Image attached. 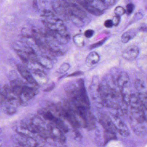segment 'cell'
<instances>
[{"instance_id": "cb8c5ba5", "label": "cell", "mask_w": 147, "mask_h": 147, "mask_svg": "<svg viewBox=\"0 0 147 147\" xmlns=\"http://www.w3.org/2000/svg\"><path fill=\"white\" fill-rule=\"evenodd\" d=\"M94 34V32L93 30H91V29H88V30H86L84 32V35L85 37L88 38H91Z\"/></svg>"}, {"instance_id": "5b68a950", "label": "cell", "mask_w": 147, "mask_h": 147, "mask_svg": "<svg viewBox=\"0 0 147 147\" xmlns=\"http://www.w3.org/2000/svg\"><path fill=\"white\" fill-rule=\"evenodd\" d=\"M13 47L16 53H23L28 55H34V51L32 47L24 41L17 40L14 42Z\"/></svg>"}, {"instance_id": "83f0119b", "label": "cell", "mask_w": 147, "mask_h": 147, "mask_svg": "<svg viewBox=\"0 0 147 147\" xmlns=\"http://www.w3.org/2000/svg\"><path fill=\"white\" fill-rule=\"evenodd\" d=\"M54 86H55V84H54V83H53V84H52L50 86H48V87H47V89L45 90V91H50L51 90H52L53 89Z\"/></svg>"}, {"instance_id": "6da1fadb", "label": "cell", "mask_w": 147, "mask_h": 147, "mask_svg": "<svg viewBox=\"0 0 147 147\" xmlns=\"http://www.w3.org/2000/svg\"><path fill=\"white\" fill-rule=\"evenodd\" d=\"M37 93V90L36 88L29 86L26 84L18 96L20 105L25 104L26 102L34 97Z\"/></svg>"}, {"instance_id": "ba28073f", "label": "cell", "mask_w": 147, "mask_h": 147, "mask_svg": "<svg viewBox=\"0 0 147 147\" xmlns=\"http://www.w3.org/2000/svg\"><path fill=\"white\" fill-rule=\"evenodd\" d=\"M129 81V76L128 73L125 71L120 72L117 80V85L120 88L128 86Z\"/></svg>"}, {"instance_id": "603a6c76", "label": "cell", "mask_w": 147, "mask_h": 147, "mask_svg": "<svg viewBox=\"0 0 147 147\" xmlns=\"http://www.w3.org/2000/svg\"><path fill=\"white\" fill-rule=\"evenodd\" d=\"M134 5L133 3H129L127 5L126 12L128 15L133 13L134 9Z\"/></svg>"}, {"instance_id": "9c48e42d", "label": "cell", "mask_w": 147, "mask_h": 147, "mask_svg": "<svg viewBox=\"0 0 147 147\" xmlns=\"http://www.w3.org/2000/svg\"><path fill=\"white\" fill-rule=\"evenodd\" d=\"M129 105L131 108L143 109V107L137 94L131 93L129 101Z\"/></svg>"}, {"instance_id": "1f68e13d", "label": "cell", "mask_w": 147, "mask_h": 147, "mask_svg": "<svg viewBox=\"0 0 147 147\" xmlns=\"http://www.w3.org/2000/svg\"><path fill=\"white\" fill-rule=\"evenodd\" d=\"M2 132V129H1L0 128V134H1V133Z\"/></svg>"}, {"instance_id": "9a60e30c", "label": "cell", "mask_w": 147, "mask_h": 147, "mask_svg": "<svg viewBox=\"0 0 147 147\" xmlns=\"http://www.w3.org/2000/svg\"><path fill=\"white\" fill-rule=\"evenodd\" d=\"M73 41L78 47H82L84 45V38L82 34H77L73 38Z\"/></svg>"}, {"instance_id": "7c38bea8", "label": "cell", "mask_w": 147, "mask_h": 147, "mask_svg": "<svg viewBox=\"0 0 147 147\" xmlns=\"http://www.w3.org/2000/svg\"><path fill=\"white\" fill-rule=\"evenodd\" d=\"M100 57L99 55L95 52H91L87 56L86 59V63L91 65L97 63L99 62Z\"/></svg>"}, {"instance_id": "8992f818", "label": "cell", "mask_w": 147, "mask_h": 147, "mask_svg": "<svg viewBox=\"0 0 147 147\" xmlns=\"http://www.w3.org/2000/svg\"><path fill=\"white\" fill-rule=\"evenodd\" d=\"M115 119L116 124H114L115 125L117 130L119 132L120 134L123 136H129L130 134V133L126 124L118 117H115Z\"/></svg>"}, {"instance_id": "d6986e66", "label": "cell", "mask_w": 147, "mask_h": 147, "mask_svg": "<svg viewBox=\"0 0 147 147\" xmlns=\"http://www.w3.org/2000/svg\"><path fill=\"white\" fill-rule=\"evenodd\" d=\"M115 13L116 16H121L123 15L126 13V10L124 8L121 6L116 7L115 9Z\"/></svg>"}, {"instance_id": "ac0fdd59", "label": "cell", "mask_w": 147, "mask_h": 147, "mask_svg": "<svg viewBox=\"0 0 147 147\" xmlns=\"http://www.w3.org/2000/svg\"><path fill=\"white\" fill-rule=\"evenodd\" d=\"M38 63L43 67H45L48 69H51V65L50 63V61L44 58L40 59H39Z\"/></svg>"}, {"instance_id": "2e32d148", "label": "cell", "mask_w": 147, "mask_h": 147, "mask_svg": "<svg viewBox=\"0 0 147 147\" xmlns=\"http://www.w3.org/2000/svg\"><path fill=\"white\" fill-rule=\"evenodd\" d=\"M144 109L147 110V92L137 94Z\"/></svg>"}, {"instance_id": "e0dca14e", "label": "cell", "mask_w": 147, "mask_h": 147, "mask_svg": "<svg viewBox=\"0 0 147 147\" xmlns=\"http://www.w3.org/2000/svg\"><path fill=\"white\" fill-rule=\"evenodd\" d=\"M105 139L106 141H109L111 140H115V139H116L115 133L111 132V131L105 130Z\"/></svg>"}, {"instance_id": "4fadbf2b", "label": "cell", "mask_w": 147, "mask_h": 147, "mask_svg": "<svg viewBox=\"0 0 147 147\" xmlns=\"http://www.w3.org/2000/svg\"><path fill=\"white\" fill-rule=\"evenodd\" d=\"M121 93L122 98L124 103L127 105H129V99H130L131 93L129 89L128 88V86L121 88Z\"/></svg>"}, {"instance_id": "7a4b0ae2", "label": "cell", "mask_w": 147, "mask_h": 147, "mask_svg": "<svg viewBox=\"0 0 147 147\" xmlns=\"http://www.w3.org/2000/svg\"><path fill=\"white\" fill-rule=\"evenodd\" d=\"M51 5L54 12L61 20L67 21L69 20L66 9L62 1L59 0H52Z\"/></svg>"}, {"instance_id": "7402d4cb", "label": "cell", "mask_w": 147, "mask_h": 147, "mask_svg": "<svg viewBox=\"0 0 147 147\" xmlns=\"http://www.w3.org/2000/svg\"><path fill=\"white\" fill-rule=\"evenodd\" d=\"M106 40V38H104L102 40H100V41L95 43V44H92L90 46V49H95V48H98V47H101V46L102 45L104 44Z\"/></svg>"}, {"instance_id": "5bb4252c", "label": "cell", "mask_w": 147, "mask_h": 147, "mask_svg": "<svg viewBox=\"0 0 147 147\" xmlns=\"http://www.w3.org/2000/svg\"><path fill=\"white\" fill-rule=\"evenodd\" d=\"M135 86L137 94L147 92L146 85L144 82L141 80H136L135 83Z\"/></svg>"}, {"instance_id": "277c9868", "label": "cell", "mask_w": 147, "mask_h": 147, "mask_svg": "<svg viewBox=\"0 0 147 147\" xmlns=\"http://www.w3.org/2000/svg\"><path fill=\"white\" fill-rule=\"evenodd\" d=\"M140 54V49L137 46L131 45L128 47L123 52V58L128 61L135 60L138 57Z\"/></svg>"}, {"instance_id": "ffe728a7", "label": "cell", "mask_w": 147, "mask_h": 147, "mask_svg": "<svg viewBox=\"0 0 147 147\" xmlns=\"http://www.w3.org/2000/svg\"><path fill=\"white\" fill-rule=\"evenodd\" d=\"M104 3L107 7H112L115 4L116 0H99Z\"/></svg>"}, {"instance_id": "4dcf8cb0", "label": "cell", "mask_w": 147, "mask_h": 147, "mask_svg": "<svg viewBox=\"0 0 147 147\" xmlns=\"http://www.w3.org/2000/svg\"><path fill=\"white\" fill-rule=\"evenodd\" d=\"M2 146V142L1 141V140H0V147H1Z\"/></svg>"}, {"instance_id": "d4e9b609", "label": "cell", "mask_w": 147, "mask_h": 147, "mask_svg": "<svg viewBox=\"0 0 147 147\" xmlns=\"http://www.w3.org/2000/svg\"><path fill=\"white\" fill-rule=\"evenodd\" d=\"M104 26L105 27L108 28H110L114 26L112 20H109L105 21L104 22Z\"/></svg>"}, {"instance_id": "4316f807", "label": "cell", "mask_w": 147, "mask_h": 147, "mask_svg": "<svg viewBox=\"0 0 147 147\" xmlns=\"http://www.w3.org/2000/svg\"><path fill=\"white\" fill-rule=\"evenodd\" d=\"M113 21L114 26H117L119 24L120 21V16H115L114 17L113 20H112Z\"/></svg>"}, {"instance_id": "484cf974", "label": "cell", "mask_w": 147, "mask_h": 147, "mask_svg": "<svg viewBox=\"0 0 147 147\" xmlns=\"http://www.w3.org/2000/svg\"><path fill=\"white\" fill-rule=\"evenodd\" d=\"M83 74H84V72H82V71H75V72H74V73L68 75L67 76V77H78V76H81V75H82Z\"/></svg>"}, {"instance_id": "8fae6325", "label": "cell", "mask_w": 147, "mask_h": 147, "mask_svg": "<svg viewBox=\"0 0 147 147\" xmlns=\"http://www.w3.org/2000/svg\"><path fill=\"white\" fill-rule=\"evenodd\" d=\"M136 33L134 30H129L123 34L121 40L123 43H127L134 38L136 36Z\"/></svg>"}, {"instance_id": "30bf717a", "label": "cell", "mask_w": 147, "mask_h": 147, "mask_svg": "<svg viewBox=\"0 0 147 147\" xmlns=\"http://www.w3.org/2000/svg\"><path fill=\"white\" fill-rule=\"evenodd\" d=\"M66 11H67L69 20H70L73 24L78 27H81L84 25L83 19L75 15L70 11H68V10H66Z\"/></svg>"}, {"instance_id": "f546056e", "label": "cell", "mask_w": 147, "mask_h": 147, "mask_svg": "<svg viewBox=\"0 0 147 147\" xmlns=\"http://www.w3.org/2000/svg\"><path fill=\"white\" fill-rule=\"evenodd\" d=\"M33 6L35 8H37V2H36V1H35V0L34 1Z\"/></svg>"}, {"instance_id": "52a82bcc", "label": "cell", "mask_w": 147, "mask_h": 147, "mask_svg": "<svg viewBox=\"0 0 147 147\" xmlns=\"http://www.w3.org/2000/svg\"><path fill=\"white\" fill-rule=\"evenodd\" d=\"M144 109V108H143ZM143 109L131 108V113L134 120L139 123L142 124L146 122Z\"/></svg>"}, {"instance_id": "f1b7e54d", "label": "cell", "mask_w": 147, "mask_h": 147, "mask_svg": "<svg viewBox=\"0 0 147 147\" xmlns=\"http://www.w3.org/2000/svg\"><path fill=\"white\" fill-rule=\"evenodd\" d=\"M143 112H144V116H145L146 122H147V110L143 109Z\"/></svg>"}, {"instance_id": "44dd1931", "label": "cell", "mask_w": 147, "mask_h": 147, "mask_svg": "<svg viewBox=\"0 0 147 147\" xmlns=\"http://www.w3.org/2000/svg\"><path fill=\"white\" fill-rule=\"evenodd\" d=\"M70 65L69 64L64 63L63 64L60 66V68L59 69V73H63L67 71L69 69Z\"/></svg>"}, {"instance_id": "3957f363", "label": "cell", "mask_w": 147, "mask_h": 147, "mask_svg": "<svg viewBox=\"0 0 147 147\" xmlns=\"http://www.w3.org/2000/svg\"><path fill=\"white\" fill-rule=\"evenodd\" d=\"M16 69L21 76L27 81L28 83L31 84L38 85V83L30 72V70L25 65L22 64H17Z\"/></svg>"}]
</instances>
